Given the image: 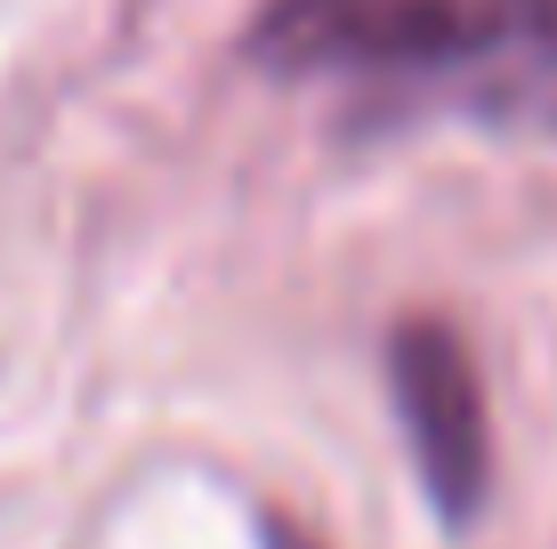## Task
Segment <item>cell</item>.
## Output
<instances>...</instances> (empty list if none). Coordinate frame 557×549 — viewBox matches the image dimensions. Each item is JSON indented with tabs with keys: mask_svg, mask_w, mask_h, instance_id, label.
Here are the masks:
<instances>
[{
	"mask_svg": "<svg viewBox=\"0 0 557 549\" xmlns=\"http://www.w3.org/2000/svg\"><path fill=\"white\" fill-rule=\"evenodd\" d=\"M243 57L339 89L348 122H476L557 138V0H259Z\"/></svg>",
	"mask_w": 557,
	"mask_h": 549,
	"instance_id": "obj_1",
	"label": "cell"
},
{
	"mask_svg": "<svg viewBox=\"0 0 557 549\" xmlns=\"http://www.w3.org/2000/svg\"><path fill=\"white\" fill-rule=\"evenodd\" d=\"M388 396L412 437V469L429 485L436 517L469 525L493 494V412H485L469 339L445 315H405L388 332Z\"/></svg>",
	"mask_w": 557,
	"mask_h": 549,
	"instance_id": "obj_2",
	"label": "cell"
},
{
	"mask_svg": "<svg viewBox=\"0 0 557 549\" xmlns=\"http://www.w3.org/2000/svg\"><path fill=\"white\" fill-rule=\"evenodd\" d=\"M267 549H315V541H307V534H299V525H283V517H267Z\"/></svg>",
	"mask_w": 557,
	"mask_h": 549,
	"instance_id": "obj_3",
	"label": "cell"
}]
</instances>
